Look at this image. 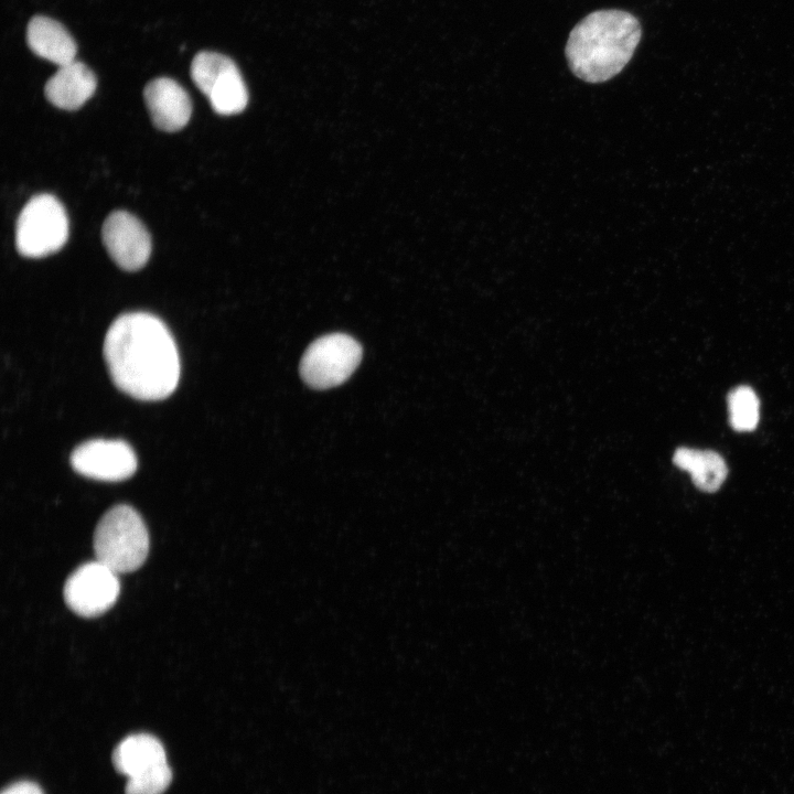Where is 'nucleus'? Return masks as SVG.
Returning <instances> with one entry per match:
<instances>
[{"instance_id": "f257e3e1", "label": "nucleus", "mask_w": 794, "mask_h": 794, "mask_svg": "<svg viewBox=\"0 0 794 794\" xmlns=\"http://www.w3.org/2000/svg\"><path fill=\"white\" fill-rule=\"evenodd\" d=\"M104 356L115 385L140 400H161L176 388L180 357L167 325L148 312L119 315L109 326Z\"/></svg>"}, {"instance_id": "f03ea898", "label": "nucleus", "mask_w": 794, "mask_h": 794, "mask_svg": "<svg viewBox=\"0 0 794 794\" xmlns=\"http://www.w3.org/2000/svg\"><path fill=\"white\" fill-rule=\"evenodd\" d=\"M641 24L622 10H599L571 30L566 57L571 72L588 83H602L619 74L641 40Z\"/></svg>"}, {"instance_id": "7ed1b4c3", "label": "nucleus", "mask_w": 794, "mask_h": 794, "mask_svg": "<svg viewBox=\"0 0 794 794\" xmlns=\"http://www.w3.org/2000/svg\"><path fill=\"white\" fill-rule=\"evenodd\" d=\"M94 551L96 560L116 573L141 567L149 551V534L139 513L126 504L108 509L96 526Z\"/></svg>"}, {"instance_id": "20e7f679", "label": "nucleus", "mask_w": 794, "mask_h": 794, "mask_svg": "<svg viewBox=\"0 0 794 794\" xmlns=\"http://www.w3.org/2000/svg\"><path fill=\"white\" fill-rule=\"evenodd\" d=\"M112 763L128 779L126 794H162L172 781L162 743L148 733L121 740L114 750Z\"/></svg>"}, {"instance_id": "39448f33", "label": "nucleus", "mask_w": 794, "mask_h": 794, "mask_svg": "<svg viewBox=\"0 0 794 794\" xmlns=\"http://www.w3.org/2000/svg\"><path fill=\"white\" fill-rule=\"evenodd\" d=\"M68 237V218L62 203L47 193L31 197L15 225V247L24 257L40 258L60 250Z\"/></svg>"}, {"instance_id": "423d86ee", "label": "nucleus", "mask_w": 794, "mask_h": 794, "mask_svg": "<svg viewBox=\"0 0 794 794\" xmlns=\"http://www.w3.org/2000/svg\"><path fill=\"white\" fill-rule=\"evenodd\" d=\"M362 347L344 333L323 335L309 345L300 363L303 380L316 389L344 383L358 366Z\"/></svg>"}, {"instance_id": "0eeeda50", "label": "nucleus", "mask_w": 794, "mask_h": 794, "mask_svg": "<svg viewBox=\"0 0 794 794\" xmlns=\"http://www.w3.org/2000/svg\"><path fill=\"white\" fill-rule=\"evenodd\" d=\"M191 77L215 112L227 116L239 114L246 108L247 87L238 67L228 56L210 51L198 52L191 64Z\"/></svg>"}, {"instance_id": "6e6552de", "label": "nucleus", "mask_w": 794, "mask_h": 794, "mask_svg": "<svg viewBox=\"0 0 794 794\" xmlns=\"http://www.w3.org/2000/svg\"><path fill=\"white\" fill-rule=\"evenodd\" d=\"M112 569L95 560L73 571L64 584V600L76 614L93 618L110 609L120 592L119 579Z\"/></svg>"}, {"instance_id": "1a4fd4ad", "label": "nucleus", "mask_w": 794, "mask_h": 794, "mask_svg": "<svg viewBox=\"0 0 794 794\" xmlns=\"http://www.w3.org/2000/svg\"><path fill=\"white\" fill-rule=\"evenodd\" d=\"M71 464L86 478L119 482L136 472L138 461L133 449L124 440L93 439L74 449Z\"/></svg>"}, {"instance_id": "9d476101", "label": "nucleus", "mask_w": 794, "mask_h": 794, "mask_svg": "<svg viewBox=\"0 0 794 794\" xmlns=\"http://www.w3.org/2000/svg\"><path fill=\"white\" fill-rule=\"evenodd\" d=\"M101 238L110 258L124 270H139L150 257L151 239L147 228L126 211L108 215L103 224Z\"/></svg>"}, {"instance_id": "9b49d317", "label": "nucleus", "mask_w": 794, "mask_h": 794, "mask_svg": "<svg viewBox=\"0 0 794 794\" xmlns=\"http://www.w3.org/2000/svg\"><path fill=\"white\" fill-rule=\"evenodd\" d=\"M143 99L153 125L162 131H178L191 118L190 96L172 78L159 77L149 82L143 89Z\"/></svg>"}, {"instance_id": "f8f14e48", "label": "nucleus", "mask_w": 794, "mask_h": 794, "mask_svg": "<svg viewBox=\"0 0 794 794\" xmlns=\"http://www.w3.org/2000/svg\"><path fill=\"white\" fill-rule=\"evenodd\" d=\"M95 74L84 63L73 61L58 66L44 87L46 99L57 108L75 110L81 108L95 93Z\"/></svg>"}, {"instance_id": "ddd939ff", "label": "nucleus", "mask_w": 794, "mask_h": 794, "mask_svg": "<svg viewBox=\"0 0 794 794\" xmlns=\"http://www.w3.org/2000/svg\"><path fill=\"white\" fill-rule=\"evenodd\" d=\"M26 42L31 51L58 66L75 61L77 47L73 36L57 21L33 17L26 28Z\"/></svg>"}, {"instance_id": "4468645a", "label": "nucleus", "mask_w": 794, "mask_h": 794, "mask_svg": "<svg viewBox=\"0 0 794 794\" xmlns=\"http://www.w3.org/2000/svg\"><path fill=\"white\" fill-rule=\"evenodd\" d=\"M673 463L689 472L694 485L706 493L718 491L728 474L723 458L712 450L680 447L673 455Z\"/></svg>"}, {"instance_id": "2eb2a0df", "label": "nucleus", "mask_w": 794, "mask_h": 794, "mask_svg": "<svg viewBox=\"0 0 794 794\" xmlns=\"http://www.w3.org/2000/svg\"><path fill=\"white\" fill-rule=\"evenodd\" d=\"M729 423L738 432L752 431L759 422V398L749 386H738L727 396Z\"/></svg>"}, {"instance_id": "dca6fc26", "label": "nucleus", "mask_w": 794, "mask_h": 794, "mask_svg": "<svg viewBox=\"0 0 794 794\" xmlns=\"http://www.w3.org/2000/svg\"><path fill=\"white\" fill-rule=\"evenodd\" d=\"M1 794H43V792L35 783L21 781L8 786Z\"/></svg>"}]
</instances>
